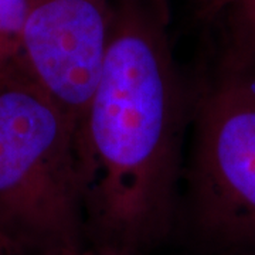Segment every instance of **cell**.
Returning <instances> with one entry per match:
<instances>
[{
  "label": "cell",
  "instance_id": "cell-3",
  "mask_svg": "<svg viewBox=\"0 0 255 255\" xmlns=\"http://www.w3.org/2000/svg\"><path fill=\"white\" fill-rule=\"evenodd\" d=\"M75 129L28 77H0V240L14 255L87 247Z\"/></svg>",
  "mask_w": 255,
  "mask_h": 255
},
{
  "label": "cell",
  "instance_id": "cell-6",
  "mask_svg": "<svg viewBox=\"0 0 255 255\" xmlns=\"http://www.w3.org/2000/svg\"><path fill=\"white\" fill-rule=\"evenodd\" d=\"M220 17L227 23V37L255 53V0H234Z\"/></svg>",
  "mask_w": 255,
  "mask_h": 255
},
{
  "label": "cell",
  "instance_id": "cell-8",
  "mask_svg": "<svg viewBox=\"0 0 255 255\" xmlns=\"http://www.w3.org/2000/svg\"><path fill=\"white\" fill-rule=\"evenodd\" d=\"M63 255H112L108 253H104V251H98V250H94L91 247H85L82 250H77V251H71V253H67Z\"/></svg>",
  "mask_w": 255,
  "mask_h": 255
},
{
  "label": "cell",
  "instance_id": "cell-4",
  "mask_svg": "<svg viewBox=\"0 0 255 255\" xmlns=\"http://www.w3.org/2000/svg\"><path fill=\"white\" fill-rule=\"evenodd\" d=\"M114 0H28L21 67L77 128L100 77Z\"/></svg>",
  "mask_w": 255,
  "mask_h": 255
},
{
  "label": "cell",
  "instance_id": "cell-2",
  "mask_svg": "<svg viewBox=\"0 0 255 255\" xmlns=\"http://www.w3.org/2000/svg\"><path fill=\"white\" fill-rule=\"evenodd\" d=\"M174 236L191 255H255V53L227 37L191 85Z\"/></svg>",
  "mask_w": 255,
  "mask_h": 255
},
{
  "label": "cell",
  "instance_id": "cell-9",
  "mask_svg": "<svg viewBox=\"0 0 255 255\" xmlns=\"http://www.w3.org/2000/svg\"><path fill=\"white\" fill-rule=\"evenodd\" d=\"M156 3L167 13H170V4H169V0H156Z\"/></svg>",
  "mask_w": 255,
  "mask_h": 255
},
{
  "label": "cell",
  "instance_id": "cell-1",
  "mask_svg": "<svg viewBox=\"0 0 255 255\" xmlns=\"http://www.w3.org/2000/svg\"><path fill=\"white\" fill-rule=\"evenodd\" d=\"M170 13L114 0L100 77L75 129L87 247L150 255L174 236L191 84L174 61Z\"/></svg>",
  "mask_w": 255,
  "mask_h": 255
},
{
  "label": "cell",
  "instance_id": "cell-10",
  "mask_svg": "<svg viewBox=\"0 0 255 255\" xmlns=\"http://www.w3.org/2000/svg\"><path fill=\"white\" fill-rule=\"evenodd\" d=\"M0 255H14L11 251H10L9 248H7V246L0 240Z\"/></svg>",
  "mask_w": 255,
  "mask_h": 255
},
{
  "label": "cell",
  "instance_id": "cell-5",
  "mask_svg": "<svg viewBox=\"0 0 255 255\" xmlns=\"http://www.w3.org/2000/svg\"><path fill=\"white\" fill-rule=\"evenodd\" d=\"M27 3L28 0H0V77L26 75L21 67V36Z\"/></svg>",
  "mask_w": 255,
  "mask_h": 255
},
{
  "label": "cell",
  "instance_id": "cell-7",
  "mask_svg": "<svg viewBox=\"0 0 255 255\" xmlns=\"http://www.w3.org/2000/svg\"><path fill=\"white\" fill-rule=\"evenodd\" d=\"M234 0H200L199 3V16L203 20L213 21L217 20L230 3Z\"/></svg>",
  "mask_w": 255,
  "mask_h": 255
}]
</instances>
